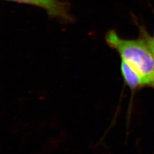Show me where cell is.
Listing matches in <instances>:
<instances>
[{
    "label": "cell",
    "mask_w": 154,
    "mask_h": 154,
    "mask_svg": "<svg viewBox=\"0 0 154 154\" xmlns=\"http://www.w3.org/2000/svg\"><path fill=\"white\" fill-rule=\"evenodd\" d=\"M120 68L124 81L129 88L135 90L146 86L142 76L126 62L121 60Z\"/></svg>",
    "instance_id": "3957f363"
},
{
    "label": "cell",
    "mask_w": 154,
    "mask_h": 154,
    "mask_svg": "<svg viewBox=\"0 0 154 154\" xmlns=\"http://www.w3.org/2000/svg\"><path fill=\"white\" fill-rule=\"evenodd\" d=\"M151 39H152V44H153V45H154V33H153V37H152V38H151Z\"/></svg>",
    "instance_id": "277c9868"
},
{
    "label": "cell",
    "mask_w": 154,
    "mask_h": 154,
    "mask_svg": "<svg viewBox=\"0 0 154 154\" xmlns=\"http://www.w3.org/2000/svg\"><path fill=\"white\" fill-rule=\"evenodd\" d=\"M35 6L44 9L48 15L63 22L72 21L69 4L60 0H7Z\"/></svg>",
    "instance_id": "7a4b0ae2"
},
{
    "label": "cell",
    "mask_w": 154,
    "mask_h": 154,
    "mask_svg": "<svg viewBox=\"0 0 154 154\" xmlns=\"http://www.w3.org/2000/svg\"><path fill=\"white\" fill-rule=\"evenodd\" d=\"M106 41L143 78L146 86H154V47L151 38L146 34L137 39H125L115 30L106 35Z\"/></svg>",
    "instance_id": "6da1fadb"
}]
</instances>
